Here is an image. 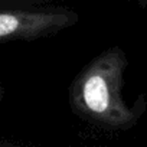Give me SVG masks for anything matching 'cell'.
<instances>
[{
	"label": "cell",
	"instance_id": "obj_1",
	"mask_svg": "<svg viewBox=\"0 0 147 147\" xmlns=\"http://www.w3.org/2000/svg\"><path fill=\"white\" fill-rule=\"evenodd\" d=\"M125 55L111 48L97 56L72 85V104L81 115L113 128L130 127L136 114L121 97Z\"/></svg>",
	"mask_w": 147,
	"mask_h": 147
},
{
	"label": "cell",
	"instance_id": "obj_2",
	"mask_svg": "<svg viewBox=\"0 0 147 147\" xmlns=\"http://www.w3.org/2000/svg\"><path fill=\"white\" fill-rule=\"evenodd\" d=\"M75 19L68 10H3L0 12V42L55 33Z\"/></svg>",
	"mask_w": 147,
	"mask_h": 147
}]
</instances>
